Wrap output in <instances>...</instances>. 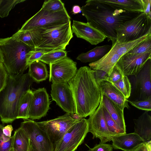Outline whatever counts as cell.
<instances>
[{
    "mask_svg": "<svg viewBox=\"0 0 151 151\" xmlns=\"http://www.w3.org/2000/svg\"><path fill=\"white\" fill-rule=\"evenodd\" d=\"M81 8L82 15L87 22L107 37L112 44L116 41V30L121 24L139 13H131L114 8L98 0H87Z\"/></svg>",
    "mask_w": 151,
    "mask_h": 151,
    "instance_id": "cell-1",
    "label": "cell"
},
{
    "mask_svg": "<svg viewBox=\"0 0 151 151\" xmlns=\"http://www.w3.org/2000/svg\"><path fill=\"white\" fill-rule=\"evenodd\" d=\"M68 83L74 100L76 113L84 118L91 115L99 106L101 97L93 70L87 66L80 67Z\"/></svg>",
    "mask_w": 151,
    "mask_h": 151,
    "instance_id": "cell-2",
    "label": "cell"
},
{
    "mask_svg": "<svg viewBox=\"0 0 151 151\" xmlns=\"http://www.w3.org/2000/svg\"><path fill=\"white\" fill-rule=\"evenodd\" d=\"M28 73L8 75L6 84L0 92V118L3 123L17 119L21 100L34 82Z\"/></svg>",
    "mask_w": 151,
    "mask_h": 151,
    "instance_id": "cell-3",
    "label": "cell"
},
{
    "mask_svg": "<svg viewBox=\"0 0 151 151\" xmlns=\"http://www.w3.org/2000/svg\"><path fill=\"white\" fill-rule=\"evenodd\" d=\"M0 49L2 55V63L8 74L17 76L23 74L29 67L27 54L34 50L12 36L0 38Z\"/></svg>",
    "mask_w": 151,
    "mask_h": 151,
    "instance_id": "cell-4",
    "label": "cell"
},
{
    "mask_svg": "<svg viewBox=\"0 0 151 151\" xmlns=\"http://www.w3.org/2000/svg\"><path fill=\"white\" fill-rule=\"evenodd\" d=\"M41 39L34 50L45 53L65 50L66 46L73 37L71 22L55 28L42 30Z\"/></svg>",
    "mask_w": 151,
    "mask_h": 151,
    "instance_id": "cell-5",
    "label": "cell"
},
{
    "mask_svg": "<svg viewBox=\"0 0 151 151\" xmlns=\"http://www.w3.org/2000/svg\"><path fill=\"white\" fill-rule=\"evenodd\" d=\"M116 32V41L118 42H127L138 39L151 33V18L143 12L139 13L120 25Z\"/></svg>",
    "mask_w": 151,
    "mask_h": 151,
    "instance_id": "cell-6",
    "label": "cell"
},
{
    "mask_svg": "<svg viewBox=\"0 0 151 151\" xmlns=\"http://www.w3.org/2000/svg\"><path fill=\"white\" fill-rule=\"evenodd\" d=\"M70 22V17L66 9L56 12H51L42 8L29 19L19 29L27 31L34 29H53Z\"/></svg>",
    "mask_w": 151,
    "mask_h": 151,
    "instance_id": "cell-7",
    "label": "cell"
},
{
    "mask_svg": "<svg viewBox=\"0 0 151 151\" xmlns=\"http://www.w3.org/2000/svg\"><path fill=\"white\" fill-rule=\"evenodd\" d=\"M88 132V119L83 118L71 126L53 144V151H75L83 142Z\"/></svg>",
    "mask_w": 151,
    "mask_h": 151,
    "instance_id": "cell-8",
    "label": "cell"
},
{
    "mask_svg": "<svg viewBox=\"0 0 151 151\" xmlns=\"http://www.w3.org/2000/svg\"><path fill=\"white\" fill-rule=\"evenodd\" d=\"M20 127L29 137L32 151H53V144L36 122L29 119L24 120Z\"/></svg>",
    "mask_w": 151,
    "mask_h": 151,
    "instance_id": "cell-9",
    "label": "cell"
},
{
    "mask_svg": "<svg viewBox=\"0 0 151 151\" xmlns=\"http://www.w3.org/2000/svg\"><path fill=\"white\" fill-rule=\"evenodd\" d=\"M79 121L73 119L69 114L66 113L55 119L37 123L46 132L54 144L59 140L71 126Z\"/></svg>",
    "mask_w": 151,
    "mask_h": 151,
    "instance_id": "cell-10",
    "label": "cell"
},
{
    "mask_svg": "<svg viewBox=\"0 0 151 151\" xmlns=\"http://www.w3.org/2000/svg\"><path fill=\"white\" fill-rule=\"evenodd\" d=\"M49 65V80L52 83H68L78 70L77 63L67 56Z\"/></svg>",
    "mask_w": 151,
    "mask_h": 151,
    "instance_id": "cell-11",
    "label": "cell"
},
{
    "mask_svg": "<svg viewBox=\"0 0 151 151\" xmlns=\"http://www.w3.org/2000/svg\"><path fill=\"white\" fill-rule=\"evenodd\" d=\"M88 132L93 135V139L98 138L101 142L106 143L111 141L113 136L109 131L105 119L103 108L102 96L99 104L88 119Z\"/></svg>",
    "mask_w": 151,
    "mask_h": 151,
    "instance_id": "cell-12",
    "label": "cell"
},
{
    "mask_svg": "<svg viewBox=\"0 0 151 151\" xmlns=\"http://www.w3.org/2000/svg\"><path fill=\"white\" fill-rule=\"evenodd\" d=\"M51 88L52 99L56 104L66 113H76L74 100L68 83H52Z\"/></svg>",
    "mask_w": 151,
    "mask_h": 151,
    "instance_id": "cell-13",
    "label": "cell"
},
{
    "mask_svg": "<svg viewBox=\"0 0 151 151\" xmlns=\"http://www.w3.org/2000/svg\"><path fill=\"white\" fill-rule=\"evenodd\" d=\"M150 58L151 52L138 55L126 53L120 57L115 65L121 71L123 76L135 75Z\"/></svg>",
    "mask_w": 151,
    "mask_h": 151,
    "instance_id": "cell-14",
    "label": "cell"
},
{
    "mask_svg": "<svg viewBox=\"0 0 151 151\" xmlns=\"http://www.w3.org/2000/svg\"><path fill=\"white\" fill-rule=\"evenodd\" d=\"M134 76L135 91L139 100L151 98V58Z\"/></svg>",
    "mask_w": 151,
    "mask_h": 151,
    "instance_id": "cell-15",
    "label": "cell"
},
{
    "mask_svg": "<svg viewBox=\"0 0 151 151\" xmlns=\"http://www.w3.org/2000/svg\"><path fill=\"white\" fill-rule=\"evenodd\" d=\"M71 29L73 33L77 37L83 39L92 45H96L107 38L103 33L88 22L73 20Z\"/></svg>",
    "mask_w": 151,
    "mask_h": 151,
    "instance_id": "cell-16",
    "label": "cell"
},
{
    "mask_svg": "<svg viewBox=\"0 0 151 151\" xmlns=\"http://www.w3.org/2000/svg\"><path fill=\"white\" fill-rule=\"evenodd\" d=\"M33 96L29 111V119H39L45 116L51 104L49 97L44 88L33 91Z\"/></svg>",
    "mask_w": 151,
    "mask_h": 151,
    "instance_id": "cell-17",
    "label": "cell"
},
{
    "mask_svg": "<svg viewBox=\"0 0 151 151\" xmlns=\"http://www.w3.org/2000/svg\"><path fill=\"white\" fill-rule=\"evenodd\" d=\"M111 141L113 149L124 151H132L144 142L143 139L134 132L114 136Z\"/></svg>",
    "mask_w": 151,
    "mask_h": 151,
    "instance_id": "cell-18",
    "label": "cell"
},
{
    "mask_svg": "<svg viewBox=\"0 0 151 151\" xmlns=\"http://www.w3.org/2000/svg\"><path fill=\"white\" fill-rule=\"evenodd\" d=\"M101 91L115 103L122 110L130 108L128 99L111 83L107 81H102L99 84Z\"/></svg>",
    "mask_w": 151,
    "mask_h": 151,
    "instance_id": "cell-19",
    "label": "cell"
},
{
    "mask_svg": "<svg viewBox=\"0 0 151 151\" xmlns=\"http://www.w3.org/2000/svg\"><path fill=\"white\" fill-rule=\"evenodd\" d=\"M134 133L138 135L144 142L151 141V116L145 111L137 119L133 120Z\"/></svg>",
    "mask_w": 151,
    "mask_h": 151,
    "instance_id": "cell-20",
    "label": "cell"
},
{
    "mask_svg": "<svg viewBox=\"0 0 151 151\" xmlns=\"http://www.w3.org/2000/svg\"><path fill=\"white\" fill-rule=\"evenodd\" d=\"M121 57L111 50L98 60L90 63L89 66L93 70L104 71L109 75L112 69Z\"/></svg>",
    "mask_w": 151,
    "mask_h": 151,
    "instance_id": "cell-21",
    "label": "cell"
},
{
    "mask_svg": "<svg viewBox=\"0 0 151 151\" xmlns=\"http://www.w3.org/2000/svg\"><path fill=\"white\" fill-rule=\"evenodd\" d=\"M114 8L131 13H144L141 0H98Z\"/></svg>",
    "mask_w": 151,
    "mask_h": 151,
    "instance_id": "cell-22",
    "label": "cell"
},
{
    "mask_svg": "<svg viewBox=\"0 0 151 151\" xmlns=\"http://www.w3.org/2000/svg\"><path fill=\"white\" fill-rule=\"evenodd\" d=\"M104 107L107 111L112 119L123 130L126 132V125L122 110L115 103L101 93Z\"/></svg>",
    "mask_w": 151,
    "mask_h": 151,
    "instance_id": "cell-23",
    "label": "cell"
},
{
    "mask_svg": "<svg viewBox=\"0 0 151 151\" xmlns=\"http://www.w3.org/2000/svg\"><path fill=\"white\" fill-rule=\"evenodd\" d=\"M19 41L33 48L37 47L41 39V32L38 29L27 31L19 29L12 36Z\"/></svg>",
    "mask_w": 151,
    "mask_h": 151,
    "instance_id": "cell-24",
    "label": "cell"
},
{
    "mask_svg": "<svg viewBox=\"0 0 151 151\" xmlns=\"http://www.w3.org/2000/svg\"><path fill=\"white\" fill-rule=\"evenodd\" d=\"M12 151H32L29 137L20 127L12 136Z\"/></svg>",
    "mask_w": 151,
    "mask_h": 151,
    "instance_id": "cell-25",
    "label": "cell"
},
{
    "mask_svg": "<svg viewBox=\"0 0 151 151\" xmlns=\"http://www.w3.org/2000/svg\"><path fill=\"white\" fill-rule=\"evenodd\" d=\"M111 46L107 45L97 46L86 53L79 54L76 59L83 63L95 62L106 54L111 50Z\"/></svg>",
    "mask_w": 151,
    "mask_h": 151,
    "instance_id": "cell-26",
    "label": "cell"
},
{
    "mask_svg": "<svg viewBox=\"0 0 151 151\" xmlns=\"http://www.w3.org/2000/svg\"><path fill=\"white\" fill-rule=\"evenodd\" d=\"M29 68L28 73L34 81L39 83L46 80L48 77L46 65L40 61L37 60L32 63Z\"/></svg>",
    "mask_w": 151,
    "mask_h": 151,
    "instance_id": "cell-27",
    "label": "cell"
},
{
    "mask_svg": "<svg viewBox=\"0 0 151 151\" xmlns=\"http://www.w3.org/2000/svg\"><path fill=\"white\" fill-rule=\"evenodd\" d=\"M150 38H151V33L136 40L127 42L119 43L116 41L112 44L111 50L121 57L140 43Z\"/></svg>",
    "mask_w": 151,
    "mask_h": 151,
    "instance_id": "cell-28",
    "label": "cell"
},
{
    "mask_svg": "<svg viewBox=\"0 0 151 151\" xmlns=\"http://www.w3.org/2000/svg\"><path fill=\"white\" fill-rule=\"evenodd\" d=\"M33 96V91L30 89L23 97L19 105L17 119H22L24 120L29 119V113Z\"/></svg>",
    "mask_w": 151,
    "mask_h": 151,
    "instance_id": "cell-29",
    "label": "cell"
},
{
    "mask_svg": "<svg viewBox=\"0 0 151 151\" xmlns=\"http://www.w3.org/2000/svg\"><path fill=\"white\" fill-rule=\"evenodd\" d=\"M67 52L65 50L52 51L45 53L39 60L50 65L67 56Z\"/></svg>",
    "mask_w": 151,
    "mask_h": 151,
    "instance_id": "cell-30",
    "label": "cell"
},
{
    "mask_svg": "<svg viewBox=\"0 0 151 151\" xmlns=\"http://www.w3.org/2000/svg\"><path fill=\"white\" fill-rule=\"evenodd\" d=\"M128 99L131 91V83L127 76H124L119 81L113 84Z\"/></svg>",
    "mask_w": 151,
    "mask_h": 151,
    "instance_id": "cell-31",
    "label": "cell"
},
{
    "mask_svg": "<svg viewBox=\"0 0 151 151\" xmlns=\"http://www.w3.org/2000/svg\"><path fill=\"white\" fill-rule=\"evenodd\" d=\"M25 0H0V17H7L11 10L16 5L25 1Z\"/></svg>",
    "mask_w": 151,
    "mask_h": 151,
    "instance_id": "cell-32",
    "label": "cell"
},
{
    "mask_svg": "<svg viewBox=\"0 0 151 151\" xmlns=\"http://www.w3.org/2000/svg\"><path fill=\"white\" fill-rule=\"evenodd\" d=\"M105 119L109 132L114 136L126 133V132L122 129L112 119L109 114L103 106Z\"/></svg>",
    "mask_w": 151,
    "mask_h": 151,
    "instance_id": "cell-33",
    "label": "cell"
},
{
    "mask_svg": "<svg viewBox=\"0 0 151 151\" xmlns=\"http://www.w3.org/2000/svg\"><path fill=\"white\" fill-rule=\"evenodd\" d=\"M149 52H151V38L140 43L127 53L138 55Z\"/></svg>",
    "mask_w": 151,
    "mask_h": 151,
    "instance_id": "cell-34",
    "label": "cell"
},
{
    "mask_svg": "<svg viewBox=\"0 0 151 151\" xmlns=\"http://www.w3.org/2000/svg\"><path fill=\"white\" fill-rule=\"evenodd\" d=\"M42 8L54 12L62 11L65 8L64 3L60 0H45Z\"/></svg>",
    "mask_w": 151,
    "mask_h": 151,
    "instance_id": "cell-35",
    "label": "cell"
},
{
    "mask_svg": "<svg viewBox=\"0 0 151 151\" xmlns=\"http://www.w3.org/2000/svg\"><path fill=\"white\" fill-rule=\"evenodd\" d=\"M3 127L0 124V151H10L12 149V137H8L4 135Z\"/></svg>",
    "mask_w": 151,
    "mask_h": 151,
    "instance_id": "cell-36",
    "label": "cell"
},
{
    "mask_svg": "<svg viewBox=\"0 0 151 151\" xmlns=\"http://www.w3.org/2000/svg\"><path fill=\"white\" fill-rule=\"evenodd\" d=\"M128 102L136 108L142 110L149 111L151 110V98L145 100L130 101Z\"/></svg>",
    "mask_w": 151,
    "mask_h": 151,
    "instance_id": "cell-37",
    "label": "cell"
},
{
    "mask_svg": "<svg viewBox=\"0 0 151 151\" xmlns=\"http://www.w3.org/2000/svg\"><path fill=\"white\" fill-rule=\"evenodd\" d=\"M123 76L121 71L115 65L111 74L109 76L107 81L113 84L119 81Z\"/></svg>",
    "mask_w": 151,
    "mask_h": 151,
    "instance_id": "cell-38",
    "label": "cell"
},
{
    "mask_svg": "<svg viewBox=\"0 0 151 151\" xmlns=\"http://www.w3.org/2000/svg\"><path fill=\"white\" fill-rule=\"evenodd\" d=\"M46 53L32 50L29 51L27 55V65L29 66L32 63L39 60Z\"/></svg>",
    "mask_w": 151,
    "mask_h": 151,
    "instance_id": "cell-39",
    "label": "cell"
},
{
    "mask_svg": "<svg viewBox=\"0 0 151 151\" xmlns=\"http://www.w3.org/2000/svg\"><path fill=\"white\" fill-rule=\"evenodd\" d=\"M8 74L2 62H0V92L5 86Z\"/></svg>",
    "mask_w": 151,
    "mask_h": 151,
    "instance_id": "cell-40",
    "label": "cell"
},
{
    "mask_svg": "<svg viewBox=\"0 0 151 151\" xmlns=\"http://www.w3.org/2000/svg\"><path fill=\"white\" fill-rule=\"evenodd\" d=\"M113 149L112 145L100 142L93 148H89L88 151H112Z\"/></svg>",
    "mask_w": 151,
    "mask_h": 151,
    "instance_id": "cell-41",
    "label": "cell"
},
{
    "mask_svg": "<svg viewBox=\"0 0 151 151\" xmlns=\"http://www.w3.org/2000/svg\"><path fill=\"white\" fill-rule=\"evenodd\" d=\"M93 75L96 81L98 84L102 81H107L109 76L105 71L99 70H93Z\"/></svg>",
    "mask_w": 151,
    "mask_h": 151,
    "instance_id": "cell-42",
    "label": "cell"
},
{
    "mask_svg": "<svg viewBox=\"0 0 151 151\" xmlns=\"http://www.w3.org/2000/svg\"><path fill=\"white\" fill-rule=\"evenodd\" d=\"M144 13L147 16L151 18V0H141Z\"/></svg>",
    "mask_w": 151,
    "mask_h": 151,
    "instance_id": "cell-43",
    "label": "cell"
},
{
    "mask_svg": "<svg viewBox=\"0 0 151 151\" xmlns=\"http://www.w3.org/2000/svg\"><path fill=\"white\" fill-rule=\"evenodd\" d=\"M13 130V127L11 125H7L3 127L2 128V132L4 135L9 137H12L11 134Z\"/></svg>",
    "mask_w": 151,
    "mask_h": 151,
    "instance_id": "cell-44",
    "label": "cell"
},
{
    "mask_svg": "<svg viewBox=\"0 0 151 151\" xmlns=\"http://www.w3.org/2000/svg\"><path fill=\"white\" fill-rule=\"evenodd\" d=\"M70 114L71 118L74 120L80 121L84 118L76 113Z\"/></svg>",
    "mask_w": 151,
    "mask_h": 151,
    "instance_id": "cell-45",
    "label": "cell"
},
{
    "mask_svg": "<svg viewBox=\"0 0 151 151\" xmlns=\"http://www.w3.org/2000/svg\"><path fill=\"white\" fill-rule=\"evenodd\" d=\"M81 11V8L78 5H74L72 9L73 14H75L80 13Z\"/></svg>",
    "mask_w": 151,
    "mask_h": 151,
    "instance_id": "cell-46",
    "label": "cell"
},
{
    "mask_svg": "<svg viewBox=\"0 0 151 151\" xmlns=\"http://www.w3.org/2000/svg\"><path fill=\"white\" fill-rule=\"evenodd\" d=\"M144 151H151V141L144 142Z\"/></svg>",
    "mask_w": 151,
    "mask_h": 151,
    "instance_id": "cell-47",
    "label": "cell"
},
{
    "mask_svg": "<svg viewBox=\"0 0 151 151\" xmlns=\"http://www.w3.org/2000/svg\"><path fill=\"white\" fill-rule=\"evenodd\" d=\"M132 151H144V143L140 145Z\"/></svg>",
    "mask_w": 151,
    "mask_h": 151,
    "instance_id": "cell-48",
    "label": "cell"
},
{
    "mask_svg": "<svg viewBox=\"0 0 151 151\" xmlns=\"http://www.w3.org/2000/svg\"><path fill=\"white\" fill-rule=\"evenodd\" d=\"M3 58L1 51L0 49V62H3Z\"/></svg>",
    "mask_w": 151,
    "mask_h": 151,
    "instance_id": "cell-49",
    "label": "cell"
},
{
    "mask_svg": "<svg viewBox=\"0 0 151 151\" xmlns=\"http://www.w3.org/2000/svg\"><path fill=\"white\" fill-rule=\"evenodd\" d=\"M12 151V149H11V151Z\"/></svg>",
    "mask_w": 151,
    "mask_h": 151,
    "instance_id": "cell-50",
    "label": "cell"
}]
</instances>
